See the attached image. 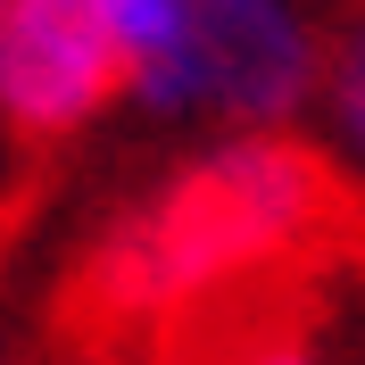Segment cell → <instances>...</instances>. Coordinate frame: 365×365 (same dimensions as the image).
<instances>
[{"instance_id": "obj_4", "label": "cell", "mask_w": 365, "mask_h": 365, "mask_svg": "<svg viewBox=\"0 0 365 365\" xmlns=\"http://www.w3.org/2000/svg\"><path fill=\"white\" fill-rule=\"evenodd\" d=\"M324 100H332V125H341L349 158L365 166V9L349 17V34L332 42V58H324Z\"/></svg>"}, {"instance_id": "obj_1", "label": "cell", "mask_w": 365, "mask_h": 365, "mask_svg": "<svg viewBox=\"0 0 365 365\" xmlns=\"http://www.w3.org/2000/svg\"><path fill=\"white\" fill-rule=\"evenodd\" d=\"M365 266V182L332 150L250 125L125 191L58 274V332L83 357H158L216 316L291 307Z\"/></svg>"}, {"instance_id": "obj_3", "label": "cell", "mask_w": 365, "mask_h": 365, "mask_svg": "<svg viewBox=\"0 0 365 365\" xmlns=\"http://www.w3.org/2000/svg\"><path fill=\"white\" fill-rule=\"evenodd\" d=\"M133 100V58L108 0H0V125L17 141H75Z\"/></svg>"}, {"instance_id": "obj_2", "label": "cell", "mask_w": 365, "mask_h": 365, "mask_svg": "<svg viewBox=\"0 0 365 365\" xmlns=\"http://www.w3.org/2000/svg\"><path fill=\"white\" fill-rule=\"evenodd\" d=\"M324 83V50L299 0H182V67L150 100L158 116H225L232 133L282 125Z\"/></svg>"}]
</instances>
